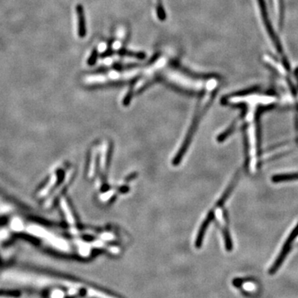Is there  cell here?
Returning a JSON list of instances; mask_svg holds the SVG:
<instances>
[{"label": "cell", "mask_w": 298, "mask_h": 298, "mask_svg": "<svg viewBox=\"0 0 298 298\" xmlns=\"http://www.w3.org/2000/svg\"><path fill=\"white\" fill-rule=\"evenodd\" d=\"M96 51H95V50H94V51H93V52H92V55L91 56H90V57H89V65H92V64H94V62H95V59H96Z\"/></svg>", "instance_id": "6"}, {"label": "cell", "mask_w": 298, "mask_h": 298, "mask_svg": "<svg viewBox=\"0 0 298 298\" xmlns=\"http://www.w3.org/2000/svg\"><path fill=\"white\" fill-rule=\"evenodd\" d=\"M77 15H78V28H79V36L84 38L85 36V23L84 13L82 5L77 6Z\"/></svg>", "instance_id": "4"}, {"label": "cell", "mask_w": 298, "mask_h": 298, "mask_svg": "<svg viewBox=\"0 0 298 298\" xmlns=\"http://www.w3.org/2000/svg\"><path fill=\"white\" fill-rule=\"evenodd\" d=\"M298 236V224L297 226L293 229V231L291 232L290 235H288V239L286 240L285 243L283 244V247L281 249L280 254L278 255V257L276 258L275 261L273 262V265L271 266V268L268 270V273L270 275H273L278 272V269L281 268V266L283 265V262L285 261L286 257H288V254L290 253L291 248L293 246V244L295 241L296 238Z\"/></svg>", "instance_id": "2"}, {"label": "cell", "mask_w": 298, "mask_h": 298, "mask_svg": "<svg viewBox=\"0 0 298 298\" xmlns=\"http://www.w3.org/2000/svg\"><path fill=\"white\" fill-rule=\"evenodd\" d=\"M272 181L274 183L284 182V181H298V172L297 173L277 174L272 177Z\"/></svg>", "instance_id": "3"}, {"label": "cell", "mask_w": 298, "mask_h": 298, "mask_svg": "<svg viewBox=\"0 0 298 298\" xmlns=\"http://www.w3.org/2000/svg\"><path fill=\"white\" fill-rule=\"evenodd\" d=\"M4 283L14 285L26 286L29 288H47L54 286L66 287L67 288H80L78 284L61 280L58 278L50 277L41 273H33L28 271L8 270L0 277Z\"/></svg>", "instance_id": "1"}, {"label": "cell", "mask_w": 298, "mask_h": 298, "mask_svg": "<svg viewBox=\"0 0 298 298\" xmlns=\"http://www.w3.org/2000/svg\"><path fill=\"white\" fill-rule=\"evenodd\" d=\"M157 13H158V18H160L161 20L165 19V13H164L163 6L159 1H158V3H157Z\"/></svg>", "instance_id": "5"}]
</instances>
